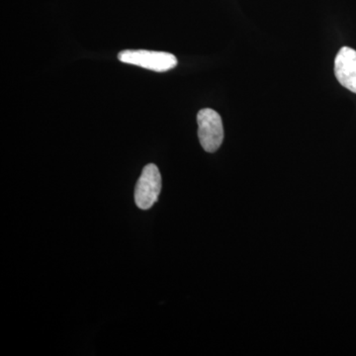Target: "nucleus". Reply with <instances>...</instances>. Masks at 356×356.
Segmentation results:
<instances>
[{
	"label": "nucleus",
	"mask_w": 356,
	"mask_h": 356,
	"mask_svg": "<svg viewBox=\"0 0 356 356\" xmlns=\"http://www.w3.org/2000/svg\"><path fill=\"white\" fill-rule=\"evenodd\" d=\"M334 74L337 81L351 92L356 93V51L343 47L334 60Z\"/></svg>",
	"instance_id": "obj_4"
},
{
	"label": "nucleus",
	"mask_w": 356,
	"mask_h": 356,
	"mask_svg": "<svg viewBox=\"0 0 356 356\" xmlns=\"http://www.w3.org/2000/svg\"><path fill=\"white\" fill-rule=\"evenodd\" d=\"M198 137L201 146L208 153H215L224 140L221 116L215 110L205 108L197 115Z\"/></svg>",
	"instance_id": "obj_2"
},
{
	"label": "nucleus",
	"mask_w": 356,
	"mask_h": 356,
	"mask_svg": "<svg viewBox=\"0 0 356 356\" xmlns=\"http://www.w3.org/2000/svg\"><path fill=\"white\" fill-rule=\"evenodd\" d=\"M161 191V175L158 166L149 163L145 166L135 189V202L142 210L153 207Z\"/></svg>",
	"instance_id": "obj_3"
},
{
	"label": "nucleus",
	"mask_w": 356,
	"mask_h": 356,
	"mask_svg": "<svg viewBox=\"0 0 356 356\" xmlns=\"http://www.w3.org/2000/svg\"><path fill=\"white\" fill-rule=\"evenodd\" d=\"M118 60L156 72H168L178 64L177 57L172 54L147 50H124L118 54Z\"/></svg>",
	"instance_id": "obj_1"
}]
</instances>
